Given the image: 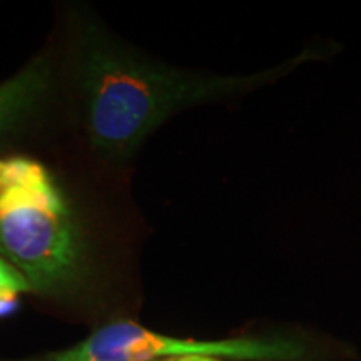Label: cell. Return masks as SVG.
<instances>
[{"instance_id":"obj_3","label":"cell","mask_w":361,"mask_h":361,"mask_svg":"<svg viewBox=\"0 0 361 361\" xmlns=\"http://www.w3.org/2000/svg\"><path fill=\"white\" fill-rule=\"evenodd\" d=\"M186 355L236 361H301L306 358V350L298 341L284 338L197 341L161 335L134 322H117L97 329L72 348L35 361H157Z\"/></svg>"},{"instance_id":"obj_4","label":"cell","mask_w":361,"mask_h":361,"mask_svg":"<svg viewBox=\"0 0 361 361\" xmlns=\"http://www.w3.org/2000/svg\"><path fill=\"white\" fill-rule=\"evenodd\" d=\"M52 87L47 61L34 59L13 78L0 84V135L25 123L42 106Z\"/></svg>"},{"instance_id":"obj_1","label":"cell","mask_w":361,"mask_h":361,"mask_svg":"<svg viewBox=\"0 0 361 361\" xmlns=\"http://www.w3.org/2000/svg\"><path fill=\"white\" fill-rule=\"evenodd\" d=\"M323 54L324 47L313 45L281 64L247 75L196 74L147 61L109 40L90 37L78 67L85 133L99 154L128 159L178 112L255 92L319 61Z\"/></svg>"},{"instance_id":"obj_2","label":"cell","mask_w":361,"mask_h":361,"mask_svg":"<svg viewBox=\"0 0 361 361\" xmlns=\"http://www.w3.org/2000/svg\"><path fill=\"white\" fill-rule=\"evenodd\" d=\"M0 256L30 290L64 296L84 281L87 247L64 194L39 162L12 159V184L0 194Z\"/></svg>"},{"instance_id":"obj_7","label":"cell","mask_w":361,"mask_h":361,"mask_svg":"<svg viewBox=\"0 0 361 361\" xmlns=\"http://www.w3.org/2000/svg\"><path fill=\"white\" fill-rule=\"evenodd\" d=\"M157 361H221L213 356H200V355H186V356H171V358H162Z\"/></svg>"},{"instance_id":"obj_6","label":"cell","mask_w":361,"mask_h":361,"mask_svg":"<svg viewBox=\"0 0 361 361\" xmlns=\"http://www.w3.org/2000/svg\"><path fill=\"white\" fill-rule=\"evenodd\" d=\"M8 159H0V194H2L11 184V179H8Z\"/></svg>"},{"instance_id":"obj_5","label":"cell","mask_w":361,"mask_h":361,"mask_svg":"<svg viewBox=\"0 0 361 361\" xmlns=\"http://www.w3.org/2000/svg\"><path fill=\"white\" fill-rule=\"evenodd\" d=\"M29 283L13 266L0 256V295L4 293H30Z\"/></svg>"}]
</instances>
